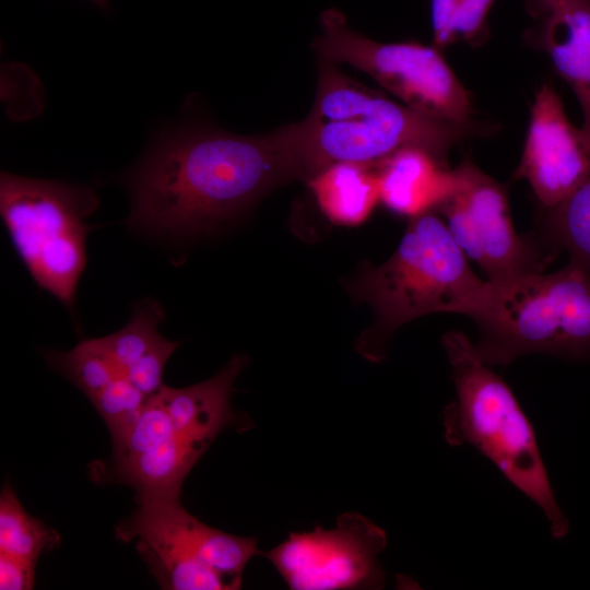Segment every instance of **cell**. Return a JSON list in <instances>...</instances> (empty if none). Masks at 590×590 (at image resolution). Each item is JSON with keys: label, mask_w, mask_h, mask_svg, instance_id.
Masks as SVG:
<instances>
[{"label": "cell", "mask_w": 590, "mask_h": 590, "mask_svg": "<svg viewBox=\"0 0 590 590\" xmlns=\"http://www.w3.org/2000/svg\"><path fill=\"white\" fill-rule=\"evenodd\" d=\"M292 179L299 177L286 126L260 135L185 127L165 135L129 178V224L152 233H199Z\"/></svg>", "instance_id": "6da1fadb"}, {"label": "cell", "mask_w": 590, "mask_h": 590, "mask_svg": "<svg viewBox=\"0 0 590 590\" xmlns=\"http://www.w3.org/2000/svg\"><path fill=\"white\" fill-rule=\"evenodd\" d=\"M286 127L299 179L306 181L333 164H377L405 148L424 149L446 162L450 148L470 134L469 125L418 113L327 60L320 62L308 115Z\"/></svg>", "instance_id": "7a4b0ae2"}, {"label": "cell", "mask_w": 590, "mask_h": 590, "mask_svg": "<svg viewBox=\"0 0 590 590\" xmlns=\"http://www.w3.org/2000/svg\"><path fill=\"white\" fill-rule=\"evenodd\" d=\"M460 314L475 322V352L491 367L531 353L590 358V275L571 260L551 273L486 280Z\"/></svg>", "instance_id": "3957f363"}, {"label": "cell", "mask_w": 590, "mask_h": 590, "mask_svg": "<svg viewBox=\"0 0 590 590\" xmlns=\"http://www.w3.org/2000/svg\"><path fill=\"white\" fill-rule=\"evenodd\" d=\"M456 399L444 411L449 445L471 444L543 511L551 534L563 539L569 521L554 496L535 433L508 385L476 354L463 332L441 340Z\"/></svg>", "instance_id": "277c9868"}, {"label": "cell", "mask_w": 590, "mask_h": 590, "mask_svg": "<svg viewBox=\"0 0 590 590\" xmlns=\"http://www.w3.org/2000/svg\"><path fill=\"white\" fill-rule=\"evenodd\" d=\"M468 260L436 211L411 217L391 257L365 269L353 285L375 312L373 327L357 340L361 355L381 362L402 324L433 312L460 314L485 283Z\"/></svg>", "instance_id": "5b68a950"}, {"label": "cell", "mask_w": 590, "mask_h": 590, "mask_svg": "<svg viewBox=\"0 0 590 590\" xmlns=\"http://www.w3.org/2000/svg\"><path fill=\"white\" fill-rule=\"evenodd\" d=\"M97 206L88 186L1 173L0 213L12 245L36 284L68 308L86 264L85 220Z\"/></svg>", "instance_id": "8992f818"}, {"label": "cell", "mask_w": 590, "mask_h": 590, "mask_svg": "<svg viewBox=\"0 0 590 590\" xmlns=\"http://www.w3.org/2000/svg\"><path fill=\"white\" fill-rule=\"evenodd\" d=\"M320 26L321 33L311 47L321 60L346 63L365 72L418 113L468 125L471 95L439 48L416 42H376L351 28L337 9L321 13Z\"/></svg>", "instance_id": "52a82bcc"}, {"label": "cell", "mask_w": 590, "mask_h": 590, "mask_svg": "<svg viewBox=\"0 0 590 590\" xmlns=\"http://www.w3.org/2000/svg\"><path fill=\"white\" fill-rule=\"evenodd\" d=\"M385 530L358 512L337 518L334 528L292 532L274 548L258 552L292 590L380 589L386 574L379 554Z\"/></svg>", "instance_id": "ba28073f"}, {"label": "cell", "mask_w": 590, "mask_h": 590, "mask_svg": "<svg viewBox=\"0 0 590 590\" xmlns=\"http://www.w3.org/2000/svg\"><path fill=\"white\" fill-rule=\"evenodd\" d=\"M455 173V189L436 210L467 258L491 282L541 271L544 260L516 232L505 189L468 160Z\"/></svg>", "instance_id": "9c48e42d"}, {"label": "cell", "mask_w": 590, "mask_h": 590, "mask_svg": "<svg viewBox=\"0 0 590 590\" xmlns=\"http://www.w3.org/2000/svg\"><path fill=\"white\" fill-rule=\"evenodd\" d=\"M590 174V143L566 116L556 91L542 85L515 177L526 179L547 210L557 205Z\"/></svg>", "instance_id": "30bf717a"}, {"label": "cell", "mask_w": 590, "mask_h": 590, "mask_svg": "<svg viewBox=\"0 0 590 590\" xmlns=\"http://www.w3.org/2000/svg\"><path fill=\"white\" fill-rule=\"evenodd\" d=\"M117 538L132 542L148 539L208 567L235 589L241 587L243 571L258 555L257 539L212 528L190 515L180 499L139 504V508L117 527Z\"/></svg>", "instance_id": "8fae6325"}, {"label": "cell", "mask_w": 590, "mask_h": 590, "mask_svg": "<svg viewBox=\"0 0 590 590\" xmlns=\"http://www.w3.org/2000/svg\"><path fill=\"white\" fill-rule=\"evenodd\" d=\"M247 362V356L235 355L215 376L185 388L164 386L154 397L177 432L209 447L224 429L244 427L231 400L234 382Z\"/></svg>", "instance_id": "7c38bea8"}, {"label": "cell", "mask_w": 590, "mask_h": 590, "mask_svg": "<svg viewBox=\"0 0 590 590\" xmlns=\"http://www.w3.org/2000/svg\"><path fill=\"white\" fill-rule=\"evenodd\" d=\"M536 20V39L575 93L590 143V0H563Z\"/></svg>", "instance_id": "4fadbf2b"}, {"label": "cell", "mask_w": 590, "mask_h": 590, "mask_svg": "<svg viewBox=\"0 0 590 590\" xmlns=\"http://www.w3.org/2000/svg\"><path fill=\"white\" fill-rule=\"evenodd\" d=\"M380 201L414 217L436 210L453 191L457 177L445 161L420 148L402 149L376 164Z\"/></svg>", "instance_id": "5bb4252c"}, {"label": "cell", "mask_w": 590, "mask_h": 590, "mask_svg": "<svg viewBox=\"0 0 590 590\" xmlns=\"http://www.w3.org/2000/svg\"><path fill=\"white\" fill-rule=\"evenodd\" d=\"M208 446L179 432L142 452L114 462L116 480L137 492V502L178 500L181 485Z\"/></svg>", "instance_id": "9a60e30c"}, {"label": "cell", "mask_w": 590, "mask_h": 590, "mask_svg": "<svg viewBox=\"0 0 590 590\" xmlns=\"http://www.w3.org/2000/svg\"><path fill=\"white\" fill-rule=\"evenodd\" d=\"M307 184L322 213L338 225L363 223L380 201L376 164L337 163Z\"/></svg>", "instance_id": "2e32d148"}, {"label": "cell", "mask_w": 590, "mask_h": 590, "mask_svg": "<svg viewBox=\"0 0 590 590\" xmlns=\"http://www.w3.org/2000/svg\"><path fill=\"white\" fill-rule=\"evenodd\" d=\"M135 547L163 589L234 590L222 576L208 567L170 550L166 545L137 539Z\"/></svg>", "instance_id": "e0dca14e"}, {"label": "cell", "mask_w": 590, "mask_h": 590, "mask_svg": "<svg viewBox=\"0 0 590 590\" xmlns=\"http://www.w3.org/2000/svg\"><path fill=\"white\" fill-rule=\"evenodd\" d=\"M59 534L28 515L9 485L0 494V553L36 560L43 552L56 548Z\"/></svg>", "instance_id": "ac0fdd59"}, {"label": "cell", "mask_w": 590, "mask_h": 590, "mask_svg": "<svg viewBox=\"0 0 590 590\" xmlns=\"http://www.w3.org/2000/svg\"><path fill=\"white\" fill-rule=\"evenodd\" d=\"M45 357L90 400L114 379L125 377L101 338L83 340L67 352L46 351Z\"/></svg>", "instance_id": "d6986e66"}, {"label": "cell", "mask_w": 590, "mask_h": 590, "mask_svg": "<svg viewBox=\"0 0 590 590\" xmlns=\"http://www.w3.org/2000/svg\"><path fill=\"white\" fill-rule=\"evenodd\" d=\"M548 214L555 243L590 275V174Z\"/></svg>", "instance_id": "ffe728a7"}, {"label": "cell", "mask_w": 590, "mask_h": 590, "mask_svg": "<svg viewBox=\"0 0 590 590\" xmlns=\"http://www.w3.org/2000/svg\"><path fill=\"white\" fill-rule=\"evenodd\" d=\"M164 315L161 304L153 299H144L134 305L132 316L123 328L101 338L123 376L132 364L163 339L157 326L164 319Z\"/></svg>", "instance_id": "44dd1931"}, {"label": "cell", "mask_w": 590, "mask_h": 590, "mask_svg": "<svg viewBox=\"0 0 590 590\" xmlns=\"http://www.w3.org/2000/svg\"><path fill=\"white\" fill-rule=\"evenodd\" d=\"M495 0H432L433 45L444 48L457 40L476 42L487 30Z\"/></svg>", "instance_id": "7402d4cb"}, {"label": "cell", "mask_w": 590, "mask_h": 590, "mask_svg": "<svg viewBox=\"0 0 590 590\" xmlns=\"http://www.w3.org/2000/svg\"><path fill=\"white\" fill-rule=\"evenodd\" d=\"M149 399L126 377H118L90 400L105 421L114 448L123 441Z\"/></svg>", "instance_id": "603a6c76"}, {"label": "cell", "mask_w": 590, "mask_h": 590, "mask_svg": "<svg viewBox=\"0 0 590 590\" xmlns=\"http://www.w3.org/2000/svg\"><path fill=\"white\" fill-rule=\"evenodd\" d=\"M179 346V342L163 339L144 356L132 364L125 377L148 398L156 396L165 386L163 375L166 363Z\"/></svg>", "instance_id": "cb8c5ba5"}, {"label": "cell", "mask_w": 590, "mask_h": 590, "mask_svg": "<svg viewBox=\"0 0 590 590\" xmlns=\"http://www.w3.org/2000/svg\"><path fill=\"white\" fill-rule=\"evenodd\" d=\"M36 560L0 553V589L30 590L34 586Z\"/></svg>", "instance_id": "d4e9b609"}, {"label": "cell", "mask_w": 590, "mask_h": 590, "mask_svg": "<svg viewBox=\"0 0 590 590\" xmlns=\"http://www.w3.org/2000/svg\"><path fill=\"white\" fill-rule=\"evenodd\" d=\"M562 1L563 0H527V7L531 15L538 19Z\"/></svg>", "instance_id": "484cf974"}, {"label": "cell", "mask_w": 590, "mask_h": 590, "mask_svg": "<svg viewBox=\"0 0 590 590\" xmlns=\"http://www.w3.org/2000/svg\"><path fill=\"white\" fill-rule=\"evenodd\" d=\"M97 5L106 8L108 5V0H93Z\"/></svg>", "instance_id": "4316f807"}]
</instances>
